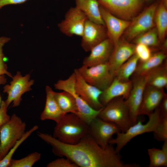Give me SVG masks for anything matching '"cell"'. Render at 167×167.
Here are the masks:
<instances>
[{
  "instance_id": "7402d4cb",
  "label": "cell",
  "mask_w": 167,
  "mask_h": 167,
  "mask_svg": "<svg viewBox=\"0 0 167 167\" xmlns=\"http://www.w3.org/2000/svg\"><path fill=\"white\" fill-rule=\"evenodd\" d=\"M75 6L84 13L88 20L105 26L97 0H75Z\"/></svg>"
},
{
  "instance_id": "9c48e42d",
  "label": "cell",
  "mask_w": 167,
  "mask_h": 167,
  "mask_svg": "<svg viewBox=\"0 0 167 167\" xmlns=\"http://www.w3.org/2000/svg\"><path fill=\"white\" fill-rule=\"evenodd\" d=\"M78 70L86 82L102 91L110 84L115 77L110 72L108 62L91 67L83 65Z\"/></svg>"
},
{
  "instance_id": "8992f818",
  "label": "cell",
  "mask_w": 167,
  "mask_h": 167,
  "mask_svg": "<svg viewBox=\"0 0 167 167\" xmlns=\"http://www.w3.org/2000/svg\"><path fill=\"white\" fill-rule=\"evenodd\" d=\"M100 5L116 17L131 21L146 6L143 0H97Z\"/></svg>"
},
{
  "instance_id": "cb8c5ba5",
  "label": "cell",
  "mask_w": 167,
  "mask_h": 167,
  "mask_svg": "<svg viewBox=\"0 0 167 167\" xmlns=\"http://www.w3.org/2000/svg\"><path fill=\"white\" fill-rule=\"evenodd\" d=\"M154 22L159 39L162 44L166 40L167 32V0H159L155 13Z\"/></svg>"
},
{
  "instance_id": "83f0119b",
  "label": "cell",
  "mask_w": 167,
  "mask_h": 167,
  "mask_svg": "<svg viewBox=\"0 0 167 167\" xmlns=\"http://www.w3.org/2000/svg\"><path fill=\"white\" fill-rule=\"evenodd\" d=\"M139 60L134 54L119 68L115 77L122 82L130 80L131 76L134 73Z\"/></svg>"
},
{
  "instance_id": "3957f363",
  "label": "cell",
  "mask_w": 167,
  "mask_h": 167,
  "mask_svg": "<svg viewBox=\"0 0 167 167\" xmlns=\"http://www.w3.org/2000/svg\"><path fill=\"white\" fill-rule=\"evenodd\" d=\"M159 107L148 116L149 120L145 124H143L141 120L131 126L124 132H119L114 139L112 138L109 144H115L116 151L119 153L121 150L132 139L138 135L146 133L153 132L155 130L160 118Z\"/></svg>"
},
{
  "instance_id": "f35d334b",
  "label": "cell",
  "mask_w": 167,
  "mask_h": 167,
  "mask_svg": "<svg viewBox=\"0 0 167 167\" xmlns=\"http://www.w3.org/2000/svg\"><path fill=\"white\" fill-rule=\"evenodd\" d=\"M157 0H143L146 6L150 5Z\"/></svg>"
},
{
  "instance_id": "d590c367",
  "label": "cell",
  "mask_w": 167,
  "mask_h": 167,
  "mask_svg": "<svg viewBox=\"0 0 167 167\" xmlns=\"http://www.w3.org/2000/svg\"><path fill=\"white\" fill-rule=\"evenodd\" d=\"M7 108L5 101H2L0 105V128L10 119L11 116L7 113Z\"/></svg>"
},
{
  "instance_id": "277c9868",
  "label": "cell",
  "mask_w": 167,
  "mask_h": 167,
  "mask_svg": "<svg viewBox=\"0 0 167 167\" xmlns=\"http://www.w3.org/2000/svg\"><path fill=\"white\" fill-rule=\"evenodd\" d=\"M97 117L114 123L122 132L132 125L125 100L122 97L111 101L104 107Z\"/></svg>"
},
{
  "instance_id": "4316f807",
  "label": "cell",
  "mask_w": 167,
  "mask_h": 167,
  "mask_svg": "<svg viewBox=\"0 0 167 167\" xmlns=\"http://www.w3.org/2000/svg\"><path fill=\"white\" fill-rule=\"evenodd\" d=\"M135 44H142L150 47L152 50H161L162 44L155 26L136 37L131 42Z\"/></svg>"
},
{
  "instance_id": "e0dca14e",
  "label": "cell",
  "mask_w": 167,
  "mask_h": 167,
  "mask_svg": "<svg viewBox=\"0 0 167 167\" xmlns=\"http://www.w3.org/2000/svg\"><path fill=\"white\" fill-rule=\"evenodd\" d=\"M100 9L101 17L107 29L108 38L112 41L114 45L121 37L129 25L130 21L116 17L100 5Z\"/></svg>"
},
{
  "instance_id": "9a60e30c",
  "label": "cell",
  "mask_w": 167,
  "mask_h": 167,
  "mask_svg": "<svg viewBox=\"0 0 167 167\" xmlns=\"http://www.w3.org/2000/svg\"><path fill=\"white\" fill-rule=\"evenodd\" d=\"M81 37V46L86 52H90L96 45L108 38L105 25L95 23L88 19Z\"/></svg>"
},
{
  "instance_id": "52a82bcc",
  "label": "cell",
  "mask_w": 167,
  "mask_h": 167,
  "mask_svg": "<svg viewBox=\"0 0 167 167\" xmlns=\"http://www.w3.org/2000/svg\"><path fill=\"white\" fill-rule=\"evenodd\" d=\"M159 1L146 6L131 20L122 37L131 42L137 36L155 26L154 15Z\"/></svg>"
},
{
  "instance_id": "d4e9b609",
  "label": "cell",
  "mask_w": 167,
  "mask_h": 167,
  "mask_svg": "<svg viewBox=\"0 0 167 167\" xmlns=\"http://www.w3.org/2000/svg\"><path fill=\"white\" fill-rule=\"evenodd\" d=\"M146 75V85L160 89L167 88V61L165 60L163 64L149 71Z\"/></svg>"
},
{
  "instance_id": "44dd1931",
  "label": "cell",
  "mask_w": 167,
  "mask_h": 167,
  "mask_svg": "<svg viewBox=\"0 0 167 167\" xmlns=\"http://www.w3.org/2000/svg\"><path fill=\"white\" fill-rule=\"evenodd\" d=\"M46 99L44 109L41 113L40 119L42 121L51 120L56 123L65 114L60 109L54 96V92L49 86L45 88Z\"/></svg>"
},
{
  "instance_id": "f1b7e54d",
  "label": "cell",
  "mask_w": 167,
  "mask_h": 167,
  "mask_svg": "<svg viewBox=\"0 0 167 167\" xmlns=\"http://www.w3.org/2000/svg\"><path fill=\"white\" fill-rule=\"evenodd\" d=\"M148 152L150 160L149 167L167 166V141L164 142L161 149L151 148Z\"/></svg>"
},
{
  "instance_id": "5bb4252c",
  "label": "cell",
  "mask_w": 167,
  "mask_h": 167,
  "mask_svg": "<svg viewBox=\"0 0 167 167\" xmlns=\"http://www.w3.org/2000/svg\"><path fill=\"white\" fill-rule=\"evenodd\" d=\"M76 77L75 90L76 93L91 107L100 110L104 107L100 98L102 91L86 82L79 71L75 69Z\"/></svg>"
},
{
  "instance_id": "5b68a950",
  "label": "cell",
  "mask_w": 167,
  "mask_h": 167,
  "mask_svg": "<svg viewBox=\"0 0 167 167\" xmlns=\"http://www.w3.org/2000/svg\"><path fill=\"white\" fill-rule=\"evenodd\" d=\"M25 122L13 114L0 128V161L25 133Z\"/></svg>"
},
{
  "instance_id": "836d02e7",
  "label": "cell",
  "mask_w": 167,
  "mask_h": 167,
  "mask_svg": "<svg viewBox=\"0 0 167 167\" xmlns=\"http://www.w3.org/2000/svg\"><path fill=\"white\" fill-rule=\"evenodd\" d=\"M135 54L138 57L139 61L148 60L152 54V49L147 45L142 44H135Z\"/></svg>"
},
{
  "instance_id": "6da1fadb",
  "label": "cell",
  "mask_w": 167,
  "mask_h": 167,
  "mask_svg": "<svg viewBox=\"0 0 167 167\" xmlns=\"http://www.w3.org/2000/svg\"><path fill=\"white\" fill-rule=\"evenodd\" d=\"M38 137L52 147L55 155L65 157L81 167H134L133 164H125L112 144L103 148L88 134L77 143H63L46 133L38 132Z\"/></svg>"
},
{
  "instance_id": "e575fe53",
  "label": "cell",
  "mask_w": 167,
  "mask_h": 167,
  "mask_svg": "<svg viewBox=\"0 0 167 167\" xmlns=\"http://www.w3.org/2000/svg\"><path fill=\"white\" fill-rule=\"evenodd\" d=\"M47 167H79L75 163L66 158H61L53 161L47 164Z\"/></svg>"
},
{
  "instance_id": "d6a6232c",
  "label": "cell",
  "mask_w": 167,
  "mask_h": 167,
  "mask_svg": "<svg viewBox=\"0 0 167 167\" xmlns=\"http://www.w3.org/2000/svg\"><path fill=\"white\" fill-rule=\"evenodd\" d=\"M3 46L0 44V86L6 83V75L11 78L13 77L11 74L8 71L7 65L5 62V57L3 51ZM0 96H1L0 93Z\"/></svg>"
},
{
  "instance_id": "2e32d148",
  "label": "cell",
  "mask_w": 167,
  "mask_h": 167,
  "mask_svg": "<svg viewBox=\"0 0 167 167\" xmlns=\"http://www.w3.org/2000/svg\"><path fill=\"white\" fill-rule=\"evenodd\" d=\"M135 46L122 37L114 45L108 62L110 72L115 77L120 66L135 54Z\"/></svg>"
},
{
  "instance_id": "ba28073f",
  "label": "cell",
  "mask_w": 167,
  "mask_h": 167,
  "mask_svg": "<svg viewBox=\"0 0 167 167\" xmlns=\"http://www.w3.org/2000/svg\"><path fill=\"white\" fill-rule=\"evenodd\" d=\"M75 75L74 72L67 79L58 80L54 84V87L56 89L67 91L74 96L78 110L77 115L89 125L98 117L102 109L98 110L94 109L80 97L75 90Z\"/></svg>"
},
{
  "instance_id": "ac0fdd59",
  "label": "cell",
  "mask_w": 167,
  "mask_h": 167,
  "mask_svg": "<svg viewBox=\"0 0 167 167\" xmlns=\"http://www.w3.org/2000/svg\"><path fill=\"white\" fill-rule=\"evenodd\" d=\"M113 46L109 38L105 39L91 49L89 55L84 58L83 65L91 67L108 62Z\"/></svg>"
},
{
  "instance_id": "74e56055",
  "label": "cell",
  "mask_w": 167,
  "mask_h": 167,
  "mask_svg": "<svg viewBox=\"0 0 167 167\" xmlns=\"http://www.w3.org/2000/svg\"><path fill=\"white\" fill-rule=\"evenodd\" d=\"M27 0H0V10L6 6L22 4Z\"/></svg>"
},
{
  "instance_id": "30bf717a",
  "label": "cell",
  "mask_w": 167,
  "mask_h": 167,
  "mask_svg": "<svg viewBox=\"0 0 167 167\" xmlns=\"http://www.w3.org/2000/svg\"><path fill=\"white\" fill-rule=\"evenodd\" d=\"M30 74L23 76L20 72L17 71L12 78L10 84H7L3 87V92L7 94V99L5 101L7 108L11 102L13 107L20 105L22 95L30 91L31 86L34 84V80H30Z\"/></svg>"
},
{
  "instance_id": "7a4b0ae2",
  "label": "cell",
  "mask_w": 167,
  "mask_h": 167,
  "mask_svg": "<svg viewBox=\"0 0 167 167\" xmlns=\"http://www.w3.org/2000/svg\"><path fill=\"white\" fill-rule=\"evenodd\" d=\"M89 125L73 113L65 114L55 127L53 136L68 144L77 143L88 133Z\"/></svg>"
},
{
  "instance_id": "7c38bea8",
  "label": "cell",
  "mask_w": 167,
  "mask_h": 167,
  "mask_svg": "<svg viewBox=\"0 0 167 167\" xmlns=\"http://www.w3.org/2000/svg\"><path fill=\"white\" fill-rule=\"evenodd\" d=\"M121 131L114 123L97 117L89 124L88 134L101 147L105 148L109 144L112 136Z\"/></svg>"
},
{
  "instance_id": "d6986e66",
  "label": "cell",
  "mask_w": 167,
  "mask_h": 167,
  "mask_svg": "<svg viewBox=\"0 0 167 167\" xmlns=\"http://www.w3.org/2000/svg\"><path fill=\"white\" fill-rule=\"evenodd\" d=\"M165 93L163 89L146 85L143 93L139 116L148 117L158 108Z\"/></svg>"
},
{
  "instance_id": "1f68e13d",
  "label": "cell",
  "mask_w": 167,
  "mask_h": 167,
  "mask_svg": "<svg viewBox=\"0 0 167 167\" xmlns=\"http://www.w3.org/2000/svg\"><path fill=\"white\" fill-rule=\"evenodd\" d=\"M153 133L156 140L164 142L167 141V117L160 116L159 122Z\"/></svg>"
},
{
  "instance_id": "ffe728a7",
  "label": "cell",
  "mask_w": 167,
  "mask_h": 167,
  "mask_svg": "<svg viewBox=\"0 0 167 167\" xmlns=\"http://www.w3.org/2000/svg\"><path fill=\"white\" fill-rule=\"evenodd\" d=\"M132 87V82L130 80L122 82L114 77L110 84L102 91L100 100L104 106L113 99L122 97L125 100L128 97Z\"/></svg>"
},
{
  "instance_id": "f546056e",
  "label": "cell",
  "mask_w": 167,
  "mask_h": 167,
  "mask_svg": "<svg viewBox=\"0 0 167 167\" xmlns=\"http://www.w3.org/2000/svg\"><path fill=\"white\" fill-rule=\"evenodd\" d=\"M38 128V126L36 125L25 132L23 137L17 141L7 154L0 161V167H8L12 159V156L18 148L32 133Z\"/></svg>"
},
{
  "instance_id": "8d00e7d4",
  "label": "cell",
  "mask_w": 167,
  "mask_h": 167,
  "mask_svg": "<svg viewBox=\"0 0 167 167\" xmlns=\"http://www.w3.org/2000/svg\"><path fill=\"white\" fill-rule=\"evenodd\" d=\"M160 115L163 117H167V95H164L159 106Z\"/></svg>"
},
{
  "instance_id": "4fadbf2b",
  "label": "cell",
  "mask_w": 167,
  "mask_h": 167,
  "mask_svg": "<svg viewBox=\"0 0 167 167\" xmlns=\"http://www.w3.org/2000/svg\"><path fill=\"white\" fill-rule=\"evenodd\" d=\"M132 87L127 98L125 100L132 125L137 122L143 93L147 84L146 75L135 76Z\"/></svg>"
},
{
  "instance_id": "4dcf8cb0",
  "label": "cell",
  "mask_w": 167,
  "mask_h": 167,
  "mask_svg": "<svg viewBox=\"0 0 167 167\" xmlns=\"http://www.w3.org/2000/svg\"><path fill=\"white\" fill-rule=\"evenodd\" d=\"M41 155L38 152H34L19 159H12L8 167H32L40 160Z\"/></svg>"
},
{
  "instance_id": "484cf974",
  "label": "cell",
  "mask_w": 167,
  "mask_h": 167,
  "mask_svg": "<svg viewBox=\"0 0 167 167\" xmlns=\"http://www.w3.org/2000/svg\"><path fill=\"white\" fill-rule=\"evenodd\" d=\"M54 97L60 109L65 114L73 113L77 115L78 110L74 96L65 91L54 92Z\"/></svg>"
},
{
  "instance_id": "ab89813d",
  "label": "cell",
  "mask_w": 167,
  "mask_h": 167,
  "mask_svg": "<svg viewBox=\"0 0 167 167\" xmlns=\"http://www.w3.org/2000/svg\"><path fill=\"white\" fill-rule=\"evenodd\" d=\"M1 101H1V96H0V105L1 104Z\"/></svg>"
},
{
  "instance_id": "8fae6325",
  "label": "cell",
  "mask_w": 167,
  "mask_h": 167,
  "mask_svg": "<svg viewBox=\"0 0 167 167\" xmlns=\"http://www.w3.org/2000/svg\"><path fill=\"white\" fill-rule=\"evenodd\" d=\"M87 18L77 7H71L64 19L58 24L60 31L65 35L81 36Z\"/></svg>"
},
{
  "instance_id": "603a6c76",
  "label": "cell",
  "mask_w": 167,
  "mask_h": 167,
  "mask_svg": "<svg viewBox=\"0 0 167 167\" xmlns=\"http://www.w3.org/2000/svg\"><path fill=\"white\" fill-rule=\"evenodd\" d=\"M167 51L160 50L152 53L147 60L140 62L138 63L134 74L135 76L146 75L149 71L163 64L166 60Z\"/></svg>"
}]
</instances>
